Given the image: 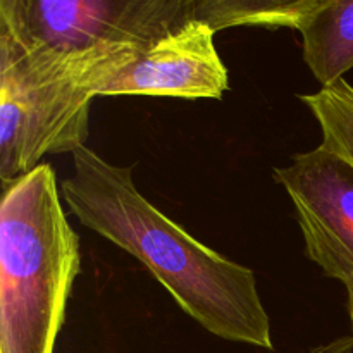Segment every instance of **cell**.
Returning a JSON list of instances; mask_svg holds the SVG:
<instances>
[{
	"mask_svg": "<svg viewBox=\"0 0 353 353\" xmlns=\"http://www.w3.org/2000/svg\"><path fill=\"white\" fill-rule=\"evenodd\" d=\"M61 193L72 216L133 255L174 302L214 336L272 350L271 319L250 268L200 243L148 202L133 165H116L88 147L72 152Z\"/></svg>",
	"mask_w": 353,
	"mask_h": 353,
	"instance_id": "1",
	"label": "cell"
},
{
	"mask_svg": "<svg viewBox=\"0 0 353 353\" xmlns=\"http://www.w3.org/2000/svg\"><path fill=\"white\" fill-rule=\"evenodd\" d=\"M48 164L2 186L0 353H54L79 272V240Z\"/></svg>",
	"mask_w": 353,
	"mask_h": 353,
	"instance_id": "2",
	"label": "cell"
},
{
	"mask_svg": "<svg viewBox=\"0 0 353 353\" xmlns=\"http://www.w3.org/2000/svg\"><path fill=\"white\" fill-rule=\"evenodd\" d=\"M140 47L83 52L23 47L0 33V178L10 185L47 154L85 147L90 103L102 83Z\"/></svg>",
	"mask_w": 353,
	"mask_h": 353,
	"instance_id": "3",
	"label": "cell"
},
{
	"mask_svg": "<svg viewBox=\"0 0 353 353\" xmlns=\"http://www.w3.org/2000/svg\"><path fill=\"white\" fill-rule=\"evenodd\" d=\"M202 0H17L0 33L23 47L83 52L145 48L199 19Z\"/></svg>",
	"mask_w": 353,
	"mask_h": 353,
	"instance_id": "4",
	"label": "cell"
},
{
	"mask_svg": "<svg viewBox=\"0 0 353 353\" xmlns=\"http://www.w3.org/2000/svg\"><path fill=\"white\" fill-rule=\"evenodd\" d=\"M274 181L295 205L310 261L327 278H353V164L327 145L293 155Z\"/></svg>",
	"mask_w": 353,
	"mask_h": 353,
	"instance_id": "5",
	"label": "cell"
},
{
	"mask_svg": "<svg viewBox=\"0 0 353 353\" xmlns=\"http://www.w3.org/2000/svg\"><path fill=\"white\" fill-rule=\"evenodd\" d=\"M216 31L203 21L138 50L102 83L99 97H171L221 100L230 86L228 69L214 43Z\"/></svg>",
	"mask_w": 353,
	"mask_h": 353,
	"instance_id": "6",
	"label": "cell"
},
{
	"mask_svg": "<svg viewBox=\"0 0 353 353\" xmlns=\"http://www.w3.org/2000/svg\"><path fill=\"white\" fill-rule=\"evenodd\" d=\"M303 61L321 88L353 69V0H324L299 28Z\"/></svg>",
	"mask_w": 353,
	"mask_h": 353,
	"instance_id": "7",
	"label": "cell"
},
{
	"mask_svg": "<svg viewBox=\"0 0 353 353\" xmlns=\"http://www.w3.org/2000/svg\"><path fill=\"white\" fill-rule=\"evenodd\" d=\"M324 0H202L199 21L214 31L238 26L293 28L300 24Z\"/></svg>",
	"mask_w": 353,
	"mask_h": 353,
	"instance_id": "8",
	"label": "cell"
},
{
	"mask_svg": "<svg viewBox=\"0 0 353 353\" xmlns=\"http://www.w3.org/2000/svg\"><path fill=\"white\" fill-rule=\"evenodd\" d=\"M319 123L323 143L340 152L353 164V86L345 79L319 92L300 95Z\"/></svg>",
	"mask_w": 353,
	"mask_h": 353,
	"instance_id": "9",
	"label": "cell"
},
{
	"mask_svg": "<svg viewBox=\"0 0 353 353\" xmlns=\"http://www.w3.org/2000/svg\"><path fill=\"white\" fill-rule=\"evenodd\" d=\"M302 353H353V336H341Z\"/></svg>",
	"mask_w": 353,
	"mask_h": 353,
	"instance_id": "10",
	"label": "cell"
},
{
	"mask_svg": "<svg viewBox=\"0 0 353 353\" xmlns=\"http://www.w3.org/2000/svg\"><path fill=\"white\" fill-rule=\"evenodd\" d=\"M345 288H347V296H348V314H350V319H352V326H353V278L347 279L343 283Z\"/></svg>",
	"mask_w": 353,
	"mask_h": 353,
	"instance_id": "11",
	"label": "cell"
},
{
	"mask_svg": "<svg viewBox=\"0 0 353 353\" xmlns=\"http://www.w3.org/2000/svg\"><path fill=\"white\" fill-rule=\"evenodd\" d=\"M16 2H17V0H0V16L10 12V9H12L14 3H16Z\"/></svg>",
	"mask_w": 353,
	"mask_h": 353,
	"instance_id": "12",
	"label": "cell"
}]
</instances>
